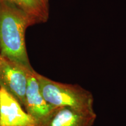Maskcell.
Returning <instances> with one entry per match:
<instances>
[{
	"instance_id": "1",
	"label": "cell",
	"mask_w": 126,
	"mask_h": 126,
	"mask_svg": "<svg viewBox=\"0 0 126 126\" xmlns=\"http://www.w3.org/2000/svg\"><path fill=\"white\" fill-rule=\"evenodd\" d=\"M34 23L7 0H0V54L30 71L32 67L25 42V33Z\"/></svg>"
},
{
	"instance_id": "2",
	"label": "cell",
	"mask_w": 126,
	"mask_h": 126,
	"mask_svg": "<svg viewBox=\"0 0 126 126\" xmlns=\"http://www.w3.org/2000/svg\"><path fill=\"white\" fill-rule=\"evenodd\" d=\"M41 94L53 108L69 107L78 111L94 113L92 93L79 85L54 81L36 72Z\"/></svg>"
},
{
	"instance_id": "3",
	"label": "cell",
	"mask_w": 126,
	"mask_h": 126,
	"mask_svg": "<svg viewBox=\"0 0 126 126\" xmlns=\"http://www.w3.org/2000/svg\"><path fill=\"white\" fill-rule=\"evenodd\" d=\"M30 72L33 71L0 54V88L16 99L22 107Z\"/></svg>"
},
{
	"instance_id": "4",
	"label": "cell",
	"mask_w": 126,
	"mask_h": 126,
	"mask_svg": "<svg viewBox=\"0 0 126 126\" xmlns=\"http://www.w3.org/2000/svg\"><path fill=\"white\" fill-rule=\"evenodd\" d=\"M0 126H37L12 96L0 88Z\"/></svg>"
},
{
	"instance_id": "5",
	"label": "cell",
	"mask_w": 126,
	"mask_h": 126,
	"mask_svg": "<svg viewBox=\"0 0 126 126\" xmlns=\"http://www.w3.org/2000/svg\"><path fill=\"white\" fill-rule=\"evenodd\" d=\"M36 71L30 72L27 90L25 96L24 108L26 111L35 121L38 126L50 114L54 108L46 101L41 94Z\"/></svg>"
},
{
	"instance_id": "6",
	"label": "cell",
	"mask_w": 126,
	"mask_h": 126,
	"mask_svg": "<svg viewBox=\"0 0 126 126\" xmlns=\"http://www.w3.org/2000/svg\"><path fill=\"white\" fill-rule=\"evenodd\" d=\"M96 112L86 113L69 107H57L38 126H94Z\"/></svg>"
},
{
	"instance_id": "7",
	"label": "cell",
	"mask_w": 126,
	"mask_h": 126,
	"mask_svg": "<svg viewBox=\"0 0 126 126\" xmlns=\"http://www.w3.org/2000/svg\"><path fill=\"white\" fill-rule=\"evenodd\" d=\"M28 16L34 24L48 20V2L45 0H7Z\"/></svg>"
},
{
	"instance_id": "8",
	"label": "cell",
	"mask_w": 126,
	"mask_h": 126,
	"mask_svg": "<svg viewBox=\"0 0 126 126\" xmlns=\"http://www.w3.org/2000/svg\"><path fill=\"white\" fill-rule=\"evenodd\" d=\"M46 1H47V2H48V0H45Z\"/></svg>"
}]
</instances>
